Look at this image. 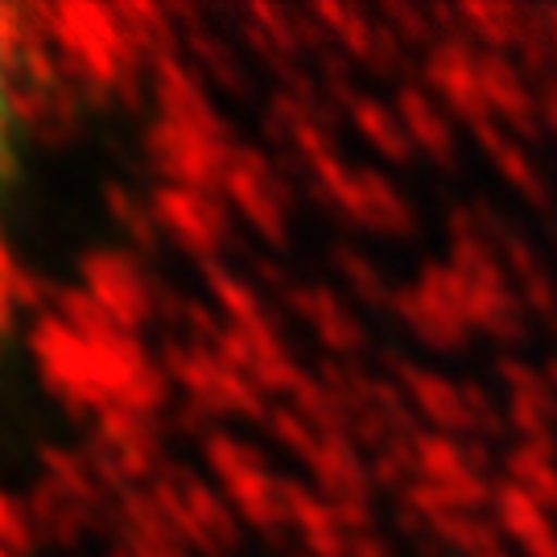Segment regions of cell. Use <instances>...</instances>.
Segmentation results:
<instances>
[{
	"label": "cell",
	"instance_id": "1",
	"mask_svg": "<svg viewBox=\"0 0 557 557\" xmlns=\"http://www.w3.org/2000/svg\"><path fill=\"white\" fill-rule=\"evenodd\" d=\"M25 112H29V50L13 17L0 13V199L17 165Z\"/></svg>",
	"mask_w": 557,
	"mask_h": 557
}]
</instances>
